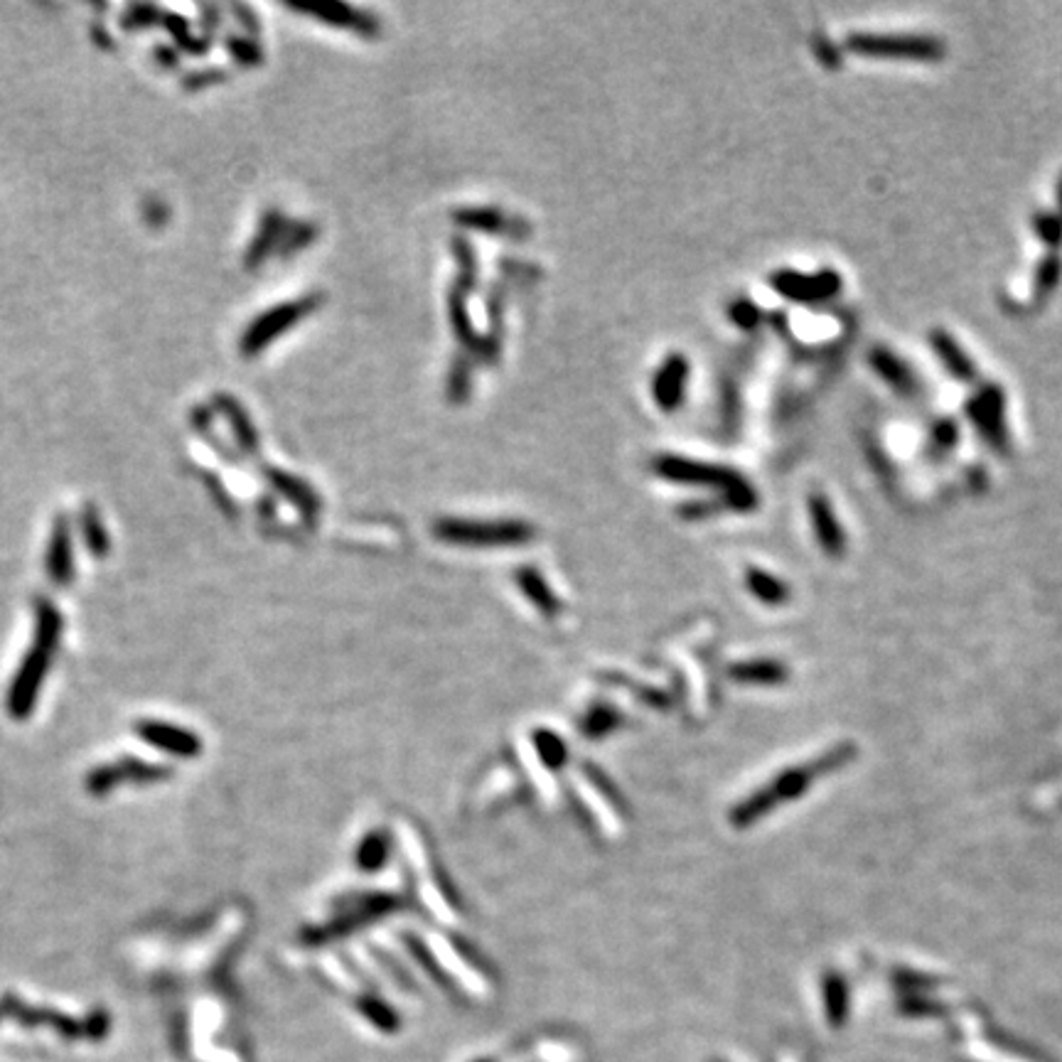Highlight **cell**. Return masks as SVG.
<instances>
[{"instance_id":"cell-1","label":"cell","mask_w":1062,"mask_h":1062,"mask_svg":"<svg viewBox=\"0 0 1062 1062\" xmlns=\"http://www.w3.org/2000/svg\"><path fill=\"white\" fill-rule=\"evenodd\" d=\"M62 637V615L57 613L50 600L37 603V632L28 657L20 664L18 677L13 679L8 694V711L13 718H28L35 706L40 686L50 672L52 657Z\"/></svg>"},{"instance_id":"cell-2","label":"cell","mask_w":1062,"mask_h":1062,"mask_svg":"<svg viewBox=\"0 0 1062 1062\" xmlns=\"http://www.w3.org/2000/svg\"><path fill=\"white\" fill-rule=\"evenodd\" d=\"M654 470L659 477L681 485H708L723 490L731 507L748 509L755 504V495L748 482L738 475L736 470L721 468V465L699 463V460L677 458V455H664L654 460Z\"/></svg>"},{"instance_id":"cell-3","label":"cell","mask_w":1062,"mask_h":1062,"mask_svg":"<svg viewBox=\"0 0 1062 1062\" xmlns=\"http://www.w3.org/2000/svg\"><path fill=\"white\" fill-rule=\"evenodd\" d=\"M438 539L460 546H509L531 539L524 522H482V519H441L433 527Z\"/></svg>"},{"instance_id":"cell-4","label":"cell","mask_w":1062,"mask_h":1062,"mask_svg":"<svg viewBox=\"0 0 1062 1062\" xmlns=\"http://www.w3.org/2000/svg\"><path fill=\"white\" fill-rule=\"evenodd\" d=\"M320 300H323L320 295L310 293L300 300H288V303L276 305V308H268L261 318H256L254 323L246 327L244 337H241V352L246 357H256L273 340H278L283 332L298 325L305 315L313 313L320 305Z\"/></svg>"},{"instance_id":"cell-5","label":"cell","mask_w":1062,"mask_h":1062,"mask_svg":"<svg viewBox=\"0 0 1062 1062\" xmlns=\"http://www.w3.org/2000/svg\"><path fill=\"white\" fill-rule=\"evenodd\" d=\"M846 45L856 55L868 57H905L935 62L944 55L940 40L922 35H851Z\"/></svg>"},{"instance_id":"cell-6","label":"cell","mask_w":1062,"mask_h":1062,"mask_svg":"<svg viewBox=\"0 0 1062 1062\" xmlns=\"http://www.w3.org/2000/svg\"><path fill=\"white\" fill-rule=\"evenodd\" d=\"M772 286L785 298L799 303H814V300L834 298L841 291V278L834 271H822L817 276H802L795 271H780L772 276Z\"/></svg>"},{"instance_id":"cell-7","label":"cell","mask_w":1062,"mask_h":1062,"mask_svg":"<svg viewBox=\"0 0 1062 1062\" xmlns=\"http://www.w3.org/2000/svg\"><path fill=\"white\" fill-rule=\"evenodd\" d=\"M170 770L165 765H148L143 760H118V763L96 767L89 775L87 787L91 795H106L109 790H114L118 782L123 780H138V782H150L160 780V777H168Z\"/></svg>"},{"instance_id":"cell-8","label":"cell","mask_w":1062,"mask_h":1062,"mask_svg":"<svg viewBox=\"0 0 1062 1062\" xmlns=\"http://www.w3.org/2000/svg\"><path fill=\"white\" fill-rule=\"evenodd\" d=\"M136 733L146 743L170 755H177V758H197L202 753V740L195 733L185 731V728L173 726V723L141 721L136 726Z\"/></svg>"},{"instance_id":"cell-9","label":"cell","mask_w":1062,"mask_h":1062,"mask_svg":"<svg viewBox=\"0 0 1062 1062\" xmlns=\"http://www.w3.org/2000/svg\"><path fill=\"white\" fill-rule=\"evenodd\" d=\"M969 418L986 436L994 448H1006V428H1003V394L996 386H986L974 401H969Z\"/></svg>"},{"instance_id":"cell-10","label":"cell","mask_w":1062,"mask_h":1062,"mask_svg":"<svg viewBox=\"0 0 1062 1062\" xmlns=\"http://www.w3.org/2000/svg\"><path fill=\"white\" fill-rule=\"evenodd\" d=\"M686 382H689V362L684 354L674 352L664 359L662 367L657 369L652 382V394L659 409L674 411L684 399Z\"/></svg>"},{"instance_id":"cell-11","label":"cell","mask_w":1062,"mask_h":1062,"mask_svg":"<svg viewBox=\"0 0 1062 1062\" xmlns=\"http://www.w3.org/2000/svg\"><path fill=\"white\" fill-rule=\"evenodd\" d=\"M396 903H399V900L389 898V895H374V898H367L362 905L352 908L350 913L342 917V920L332 922V925H327L318 932L315 930L310 932L308 942H323V940H330V937L347 935L350 930H357V927L362 925L364 920H369V917H379V915L389 913V910H394Z\"/></svg>"},{"instance_id":"cell-12","label":"cell","mask_w":1062,"mask_h":1062,"mask_svg":"<svg viewBox=\"0 0 1062 1062\" xmlns=\"http://www.w3.org/2000/svg\"><path fill=\"white\" fill-rule=\"evenodd\" d=\"M3 1013H8V1016L18 1018L20 1023H25V1026H50V1028H55V1031L62 1033L64 1038H79V1035L84 1033V1023L72 1021V1018L62 1016V1013L47 1011V1008L23 1006V1003L15 1001V999H5Z\"/></svg>"},{"instance_id":"cell-13","label":"cell","mask_w":1062,"mask_h":1062,"mask_svg":"<svg viewBox=\"0 0 1062 1062\" xmlns=\"http://www.w3.org/2000/svg\"><path fill=\"white\" fill-rule=\"evenodd\" d=\"M300 13H308L313 18H320L323 23L335 25V28H347L357 32H372L377 30V23L369 18L362 10L352 8L347 3H320V5H293Z\"/></svg>"},{"instance_id":"cell-14","label":"cell","mask_w":1062,"mask_h":1062,"mask_svg":"<svg viewBox=\"0 0 1062 1062\" xmlns=\"http://www.w3.org/2000/svg\"><path fill=\"white\" fill-rule=\"evenodd\" d=\"M47 573L59 586L69 583L74 573L72 536H69V524L64 517H57L55 527H52L50 549H47Z\"/></svg>"},{"instance_id":"cell-15","label":"cell","mask_w":1062,"mask_h":1062,"mask_svg":"<svg viewBox=\"0 0 1062 1062\" xmlns=\"http://www.w3.org/2000/svg\"><path fill=\"white\" fill-rule=\"evenodd\" d=\"M871 364L873 369L881 374V379H885L895 391H900L903 396H915L917 379L913 377V372H910V367L903 359L895 357L890 350H881V347H878V350H873L871 354Z\"/></svg>"},{"instance_id":"cell-16","label":"cell","mask_w":1062,"mask_h":1062,"mask_svg":"<svg viewBox=\"0 0 1062 1062\" xmlns=\"http://www.w3.org/2000/svg\"><path fill=\"white\" fill-rule=\"evenodd\" d=\"M932 347H935L937 357H940V362L949 369V374H952L954 379H959V382H964V384L974 382L976 369H974L972 359L959 350V345L947 335V332H942V330L932 332Z\"/></svg>"},{"instance_id":"cell-17","label":"cell","mask_w":1062,"mask_h":1062,"mask_svg":"<svg viewBox=\"0 0 1062 1062\" xmlns=\"http://www.w3.org/2000/svg\"><path fill=\"white\" fill-rule=\"evenodd\" d=\"M214 404L219 406V411H222L224 418L229 421V426H232L236 441H239L241 448H244L246 453L259 450V436L254 433V426H251L249 416H246V411L241 409L239 401H234L232 396H227V394H219L217 399H214Z\"/></svg>"},{"instance_id":"cell-18","label":"cell","mask_w":1062,"mask_h":1062,"mask_svg":"<svg viewBox=\"0 0 1062 1062\" xmlns=\"http://www.w3.org/2000/svg\"><path fill=\"white\" fill-rule=\"evenodd\" d=\"M517 583L519 588L524 590V595L531 600V603L539 608V613L544 615H556V610H559V603H556L554 593H551L549 588H546L544 578L539 576V573L534 571V568H522V571L517 573Z\"/></svg>"},{"instance_id":"cell-19","label":"cell","mask_w":1062,"mask_h":1062,"mask_svg":"<svg viewBox=\"0 0 1062 1062\" xmlns=\"http://www.w3.org/2000/svg\"><path fill=\"white\" fill-rule=\"evenodd\" d=\"M386 858H389V839H386V834H382V831H369V834L359 841L357 854H354L357 866L367 873L379 871L386 863Z\"/></svg>"},{"instance_id":"cell-20","label":"cell","mask_w":1062,"mask_h":1062,"mask_svg":"<svg viewBox=\"0 0 1062 1062\" xmlns=\"http://www.w3.org/2000/svg\"><path fill=\"white\" fill-rule=\"evenodd\" d=\"M357 1008H359V1013H362V1016L367 1018L374 1028H377V1031L399 1033L401 1016L389 1006V1003L377 999V996H362V999H357Z\"/></svg>"},{"instance_id":"cell-21","label":"cell","mask_w":1062,"mask_h":1062,"mask_svg":"<svg viewBox=\"0 0 1062 1062\" xmlns=\"http://www.w3.org/2000/svg\"><path fill=\"white\" fill-rule=\"evenodd\" d=\"M278 236H281V214L268 212L266 217H264V224H261V229H259V236H256V239L251 241L249 251H246V264L259 266L261 261H264L268 254H271V249H273V244L278 241Z\"/></svg>"},{"instance_id":"cell-22","label":"cell","mask_w":1062,"mask_h":1062,"mask_svg":"<svg viewBox=\"0 0 1062 1062\" xmlns=\"http://www.w3.org/2000/svg\"><path fill=\"white\" fill-rule=\"evenodd\" d=\"M266 475H268V480L273 482V487H278V490H281L288 500L295 502L300 509H303V514H313V509H318V500H315V495L303 485V482L283 475L281 470H266Z\"/></svg>"},{"instance_id":"cell-23","label":"cell","mask_w":1062,"mask_h":1062,"mask_svg":"<svg viewBox=\"0 0 1062 1062\" xmlns=\"http://www.w3.org/2000/svg\"><path fill=\"white\" fill-rule=\"evenodd\" d=\"M812 519H814V527H817L819 531V539L824 541V546H829V549H839V544H841L839 527H836L834 514H831L829 502H826L824 497H819V495L812 497Z\"/></svg>"},{"instance_id":"cell-24","label":"cell","mask_w":1062,"mask_h":1062,"mask_svg":"<svg viewBox=\"0 0 1062 1062\" xmlns=\"http://www.w3.org/2000/svg\"><path fill=\"white\" fill-rule=\"evenodd\" d=\"M534 745H536V755H539V760L549 767V770H559V767L566 763V758H568L566 745H563V740L556 736V733L536 731Z\"/></svg>"},{"instance_id":"cell-25","label":"cell","mask_w":1062,"mask_h":1062,"mask_svg":"<svg viewBox=\"0 0 1062 1062\" xmlns=\"http://www.w3.org/2000/svg\"><path fill=\"white\" fill-rule=\"evenodd\" d=\"M82 529H84V541H87L91 554L106 556V551H109V536H106L104 524H101L99 512H96L94 507L84 509Z\"/></svg>"},{"instance_id":"cell-26","label":"cell","mask_w":1062,"mask_h":1062,"mask_svg":"<svg viewBox=\"0 0 1062 1062\" xmlns=\"http://www.w3.org/2000/svg\"><path fill=\"white\" fill-rule=\"evenodd\" d=\"M615 723H618V716H615L613 708L598 706V708H593V711L588 713L586 721H583V733L590 738H598V736H603V733L613 731Z\"/></svg>"},{"instance_id":"cell-27","label":"cell","mask_w":1062,"mask_h":1062,"mask_svg":"<svg viewBox=\"0 0 1062 1062\" xmlns=\"http://www.w3.org/2000/svg\"><path fill=\"white\" fill-rule=\"evenodd\" d=\"M1060 273H1062V261L1058 259V256H1050V259H1045L1043 264H1040L1038 281H1035V293H1038V298H1045V295L1058 286Z\"/></svg>"},{"instance_id":"cell-28","label":"cell","mask_w":1062,"mask_h":1062,"mask_svg":"<svg viewBox=\"0 0 1062 1062\" xmlns=\"http://www.w3.org/2000/svg\"><path fill=\"white\" fill-rule=\"evenodd\" d=\"M502 214L497 212H490V209H485V212H480V209H468V212L460 214V222H468L470 227H477V229H487V232H500L502 229Z\"/></svg>"},{"instance_id":"cell-29","label":"cell","mask_w":1062,"mask_h":1062,"mask_svg":"<svg viewBox=\"0 0 1062 1062\" xmlns=\"http://www.w3.org/2000/svg\"><path fill=\"white\" fill-rule=\"evenodd\" d=\"M1035 229H1038L1040 239L1048 241L1050 246L1062 244V217H1053V214H1038L1035 217Z\"/></svg>"},{"instance_id":"cell-30","label":"cell","mask_w":1062,"mask_h":1062,"mask_svg":"<svg viewBox=\"0 0 1062 1062\" xmlns=\"http://www.w3.org/2000/svg\"><path fill=\"white\" fill-rule=\"evenodd\" d=\"M748 583H750V588H753V593L760 595L763 600H770L772 603V600L782 598V588L777 586L770 576H763V573H758V571H750Z\"/></svg>"},{"instance_id":"cell-31","label":"cell","mask_w":1062,"mask_h":1062,"mask_svg":"<svg viewBox=\"0 0 1062 1062\" xmlns=\"http://www.w3.org/2000/svg\"><path fill=\"white\" fill-rule=\"evenodd\" d=\"M932 441H935L940 450H949L957 443V426H954L952 421H940L935 426V431H932Z\"/></svg>"},{"instance_id":"cell-32","label":"cell","mask_w":1062,"mask_h":1062,"mask_svg":"<svg viewBox=\"0 0 1062 1062\" xmlns=\"http://www.w3.org/2000/svg\"><path fill=\"white\" fill-rule=\"evenodd\" d=\"M731 674L736 679H767L775 677L770 664H745V667H733Z\"/></svg>"},{"instance_id":"cell-33","label":"cell","mask_w":1062,"mask_h":1062,"mask_svg":"<svg viewBox=\"0 0 1062 1062\" xmlns=\"http://www.w3.org/2000/svg\"><path fill=\"white\" fill-rule=\"evenodd\" d=\"M106 1031H109V1018H106L104 1011H94L84 1021V1035H89V1038H104Z\"/></svg>"},{"instance_id":"cell-34","label":"cell","mask_w":1062,"mask_h":1062,"mask_svg":"<svg viewBox=\"0 0 1062 1062\" xmlns=\"http://www.w3.org/2000/svg\"><path fill=\"white\" fill-rule=\"evenodd\" d=\"M738 305H740V308H743V310H740V313H736V310H733V318H736L738 323L743 325V327L753 325V323H755V315H758V310H755L753 305H748V303H738Z\"/></svg>"},{"instance_id":"cell-35","label":"cell","mask_w":1062,"mask_h":1062,"mask_svg":"<svg viewBox=\"0 0 1062 1062\" xmlns=\"http://www.w3.org/2000/svg\"><path fill=\"white\" fill-rule=\"evenodd\" d=\"M232 50H234V55H241V52L246 50L244 42H236V45H232ZM256 57H259V47H251V55H249V59H251V62H259V59H256Z\"/></svg>"},{"instance_id":"cell-36","label":"cell","mask_w":1062,"mask_h":1062,"mask_svg":"<svg viewBox=\"0 0 1062 1062\" xmlns=\"http://www.w3.org/2000/svg\"><path fill=\"white\" fill-rule=\"evenodd\" d=\"M1060 207H1062V182H1060Z\"/></svg>"},{"instance_id":"cell-37","label":"cell","mask_w":1062,"mask_h":1062,"mask_svg":"<svg viewBox=\"0 0 1062 1062\" xmlns=\"http://www.w3.org/2000/svg\"><path fill=\"white\" fill-rule=\"evenodd\" d=\"M477 1062H492V1060H477Z\"/></svg>"}]
</instances>
